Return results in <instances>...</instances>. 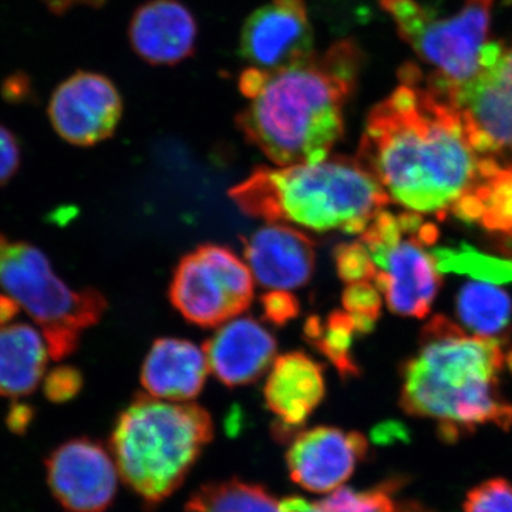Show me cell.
<instances>
[{"mask_svg":"<svg viewBox=\"0 0 512 512\" xmlns=\"http://www.w3.org/2000/svg\"><path fill=\"white\" fill-rule=\"evenodd\" d=\"M47 348L42 333L28 323L0 326V396H29L45 376Z\"/></svg>","mask_w":512,"mask_h":512,"instance_id":"20","label":"cell"},{"mask_svg":"<svg viewBox=\"0 0 512 512\" xmlns=\"http://www.w3.org/2000/svg\"><path fill=\"white\" fill-rule=\"evenodd\" d=\"M22 153L15 134L0 124V187L9 183L19 171Z\"/></svg>","mask_w":512,"mask_h":512,"instance_id":"32","label":"cell"},{"mask_svg":"<svg viewBox=\"0 0 512 512\" xmlns=\"http://www.w3.org/2000/svg\"><path fill=\"white\" fill-rule=\"evenodd\" d=\"M440 237L439 228L433 224H423L421 225L417 234L414 235L416 241L419 242L423 247H431V245L436 244L437 239Z\"/></svg>","mask_w":512,"mask_h":512,"instance_id":"39","label":"cell"},{"mask_svg":"<svg viewBox=\"0 0 512 512\" xmlns=\"http://www.w3.org/2000/svg\"><path fill=\"white\" fill-rule=\"evenodd\" d=\"M36 409L32 404L13 400L9 412L6 414V426L13 434H25L35 421Z\"/></svg>","mask_w":512,"mask_h":512,"instance_id":"33","label":"cell"},{"mask_svg":"<svg viewBox=\"0 0 512 512\" xmlns=\"http://www.w3.org/2000/svg\"><path fill=\"white\" fill-rule=\"evenodd\" d=\"M204 349L188 340L164 338L151 346L141 367V384L148 396L168 402L195 399L208 375Z\"/></svg>","mask_w":512,"mask_h":512,"instance_id":"19","label":"cell"},{"mask_svg":"<svg viewBox=\"0 0 512 512\" xmlns=\"http://www.w3.org/2000/svg\"><path fill=\"white\" fill-rule=\"evenodd\" d=\"M239 50L252 67L266 72L312 56L313 29L305 0H271L256 9L242 28Z\"/></svg>","mask_w":512,"mask_h":512,"instance_id":"12","label":"cell"},{"mask_svg":"<svg viewBox=\"0 0 512 512\" xmlns=\"http://www.w3.org/2000/svg\"><path fill=\"white\" fill-rule=\"evenodd\" d=\"M399 79L367 114L356 160L390 200L444 220L476 181L480 158L460 114L426 86L419 66L404 64Z\"/></svg>","mask_w":512,"mask_h":512,"instance_id":"1","label":"cell"},{"mask_svg":"<svg viewBox=\"0 0 512 512\" xmlns=\"http://www.w3.org/2000/svg\"><path fill=\"white\" fill-rule=\"evenodd\" d=\"M20 305L10 295H0V326L9 325L19 315Z\"/></svg>","mask_w":512,"mask_h":512,"instance_id":"38","label":"cell"},{"mask_svg":"<svg viewBox=\"0 0 512 512\" xmlns=\"http://www.w3.org/2000/svg\"><path fill=\"white\" fill-rule=\"evenodd\" d=\"M470 188L483 202V217L478 224L497 235L512 255V164H501L495 157L480 158L477 178Z\"/></svg>","mask_w":512,"mask_h":512,"instance_id":"21","label":"cell"},{"mask_svg":"<svg viewBox=\"0 0 512 512\" xmlns=\"http://www.w3.org/2000/svg\"><path fill=\"white\" fill-rule=\"evenodd\" d=\"M336 271L346 284L369 282L375 279L377 266L363 242H345L333 251Z\"/></svg>","mask_w":512,"mask_h":512,"instance_id":"28","label":"cell"},{"mask_svg":"<svg viewBox=\"0 0 512 512\" xmlns=\"http://www.w3.org/2000/svg\"><path fill=\"white\" fill-rule=\"evenodd\" d=\"M249 217L299 225L316 232L362 234L390 197L356 158L315 164L258 167L229 190Z\"/></svg>","mask_w":512,"mask_h":512,"instance_id":"4","label":"cell"},{"mask_svg":"<svg viewBox=\"0 0 512 512\" xmlns=\"http://www.w3.org/2000/svg\"><path fill=\"white\" fill-rule=\"evenodd\" d=\"M244 239V254L259 285L292 291L311 281L315 244L299 229L268 222Z\"/></svg>","mask_w":512,"mask_h":512,"instance_id":"15","label":"cell"},{"mask_svg":"<svg viewBox=\"0 0 512 512\" xmlns=\"http://www.w3.org/2000/svg\"><path fill=\"white\" fill-rule=\"evenodd\" d=\"M393 512H434L426 505L419 503V501H404V503L397 504L396 510Z\"/></svg>","mask_w":512,"mask_h":512,"instance_id":"40","label":"cell"},{"mask_svg":"<svg viewBox=\"0 0 512 512\" xmlns=\"http://www.w3.org/2000/svg\"><path fill=\"white\" fill-rule=\"evenodd\" d=\"M322 366L302 352L286 353L272 363L266 379L264 397L274 413L275 433H291L315 412L325 397Z\"/></svg>","mask_w":512,"mask_h":512,"instance_id":"18","label":"cell"},{"mask_svg":"<svg viewBox=\"0 0 512 512\" xmlns=\"http://www.w3.org/2000/svg\"><path fill=\"white\" fill-rule=\"evenodd\" d=\"M28 80L23 76H13L3 86V96L9 101H19L28 93Z\"/></svg>","mask_w":512,"mask_h":512,"instance_id":"36","label":"cell"},{"mask_svg":"<svg viewBox=\"0 0 512 512\" xmlns=\"http://www.w3.org/2000/svg\"><path fill=\"white\" fill-rule=\"evenodd\" d=\"M359 335L352 316L346 311H335L328 318L311 316L303 325V336L335 366L343 379L360 375V367L353 356V340Z\"/></svg>","mask_w":512,"mask_h":512,"instance_id":"23","label":"cell"},{"mask_svg":"<svg viewBox=\"0 0 512 512\" xmlns=\"http://www.w3.org/2000/svg\"><path fill=\"white\" fill-rule=\"evenodd\" d=\"M363 60L355 40L343 39L322 55L269 72L262 92L239 113V130L279 167L325 160L345 133V107Z\"/></svg>","mask_w":512,"mask_h":512,"instance_id":"2","label":"cell"},{"mask_svg":"<svg viewBox=\"0 0 512 512\" xmlns=\"http://www.w3.org/2000/svg\"><path fill=\"white\" fill-rule=\"evenodd\" d=\"M430 255L440 274H464L488 284L512 282L510 259L483 254L468 244L460 249L437 248Z\"/></svg>","mask_w":512,"mask_h":512,"instance_id":"26","label":"cell"},{"mask_svg":"<svg viewBox=\"0 0 512 512\" xmlns=\"http://www.w3.org/2000/svg\"><path fill=\"white\" fill-rule=\"evenodd\" d=\"M268 77L269 72H266V70L251 66L239 76V90L249 100L255 99L264 89Z\"/></svg>","mask_w":512,"mask_h":512,"instance_id":"34","label":"cell"},{"mask_svg":"<svg viewBox=\"0 0 512 512\" xmlns=\"http://www.w3.org/2000/svg\"><path fill=\"white\" fill-rule=\"evenodd\" d=\"M170 298L188 322L204 328L222 325L251 305L254 275L231 249L201 245L175 268Z\"/></svg>","mask_w":512,"mask_h":512,"instance_id":"7","label":"cell"},{"mask_svg":"<svg viewBox=\"0 0 512 512\" xmlns=\"http://www.w3.org/2000/svg\"><path fill=\"white\" fill-rule=\"evenodd\" d=\"M211 372L228 387L245 386L266 372L276 355V339L254 318L225 322L204 345Z\"/></svg>","mask_w":512,"mask_h":512,"instance_id":"17","label":"cell"},{"mask_svg":"<svg viewBox=\"0 0 512 512\" xmlns=\"http://www.w3.org/2000/svg\"><path fill=\"white\" fill-rule=\"evenodd\" d=\"M343 309L355 322L360 336L373 332L382 313V298L379 289L369 282H356L346 286L342 295Z\"/></svg>","mask_w":512,"mask_h":512,"instance_id":"27","label":"cell"},{"mask_svg":"<svg viewBox=\"0 0 512 512\" xmlns=\"http://www.w3.org/2000/svg\"><path fill=\"white\" fill-rule=\"evenodd\" d=\"M495 0H467L450 18L437 19L429 10L419 29L409 39L416 55L434 72L424 76L426 86L446 99L458 86L480 72L481 50L490 35Z\"/></svg>","mask_w":512,"mask_h":512,"instance_id":"8","label":"cell"},{"mask_svg":"<svg viewBox=\"0 0 512 512\" xmlns=\"http://www.w3.org/2000/svg\"><path fill=\"white\" fill-rule=\"evenodd\" d=\"M185 512H282L281 503L261 485L241 480L202 485L185 505Z\"/></svg>","mask_w":512,"mask_h":512,"instance_id":"24","label":"cell"},{"mask_svg":"<svg viewBox=\"0 0 512 512\" xmlns=\"http://www.w3.org/2000/svg\"><path fill=\"white\" fill-rule=\"evenodd\" d=\"M198 28L180 0H150L134 13L128 39L138 57L153 66H174L194 55Z\"/></svg>","mask_w":512,"mask_h":512,"instance_id":"16","label":"cell"},{"mask_svg":"<svg viewBox=\"0 0 512 512\" xmlns=\"http://www.w3.org/2000/svg\"><path fill=\"white\" fill-rule=\"evenodd\" d=\"M45 466L47 485L62 512H106L113 504L119 470L97 441H66L49 454Z\"/></svg>","mask_w":512,"mask_h":512,"instance_id":"10","label":"cell"},{"mask_svg":"<svg viewBox=\"0 0 512 512\" xmlns=\"http://www.w3.org/2000/svg\"><path fill=\"white\" fill-rule=\"evenodd\" d=\"M0 286L39 323L47 352L56 362L79 349L84 330L97 325L109 308L97 289L74 291L62 281L42 249L2 232Z\"/></svg>","mask_w":512,"mask_h":512,"instance_id":"6","label":"cell"},{"mask_svg":"<svg viewBox=\"0 0 512 512\" xmlns=\"http://www.w3.org/2000/svg\"><path fill=\"white\" fill-rule=\"evenodd\" d=\"M264 318L276 326H284L295 319L301 311L298 299L289 291H271L261 298Z\"/></svg>","mask_w":512,"mask_h":512,"instance_id":"31","label":"cell"},{"mask_svg":"<svg viewBox=\"0 0 512 512\" xmlns=\"http://www.w3.org/2000/svg\"><path fill=\"white\" fill-rule=\"evenodd\" d=\"M456 306L461 323L476 336L497 338L510 328L512 301L498 286L467 282L457 293Z\"/></svg>","mask_w":512,"mask_h":512,"instance_id":"22","label":"cell"},{"mask_svg":"<svg viewBox=\"0 0 512 512\" xmlns=\"http://www.w3.org/2000/svg\"><path fill=\"white\" fill-rule=\"evenodd\" d=\"M397 221H399L403 235H416L421 225L424 224L420 212L416 211H406L403 214L397 215Z\"/></svg>","mask_w":512,"mask_h":512,"instance_id":"37","label":"cell"},{"mask_svg":"<svg viewBox=\"0 0 512 512\" xmlns=\"http://www.w3.org/2000/svg\"><path fill=\"white\" fill-rule=\"evenodd\" d=\"M404 485V478L394 477L369 490L339 488L318 503H309L301 497L281 501L282 512H393L396 494Z\"/></svg>","mask_w":512,"mask_h":512,"instance_id":"25","label":"cell"},{"mask_svg":"<svg viewBox=\"0 0 512 512\" xmlns=\"http://www.w3.org/2000/svg\"><path fill=\"white\" fill-rule=\"evenodd\" d=\"M503 365L500 339L467 336L446 316H434L421 332L419 352L403 366L400 407L409 416L436 421L447 444L478 427L510 431L512 404L498 380Z\"/></svg>","mask_w":512,"mask_h":512,"instance_id":"3","label":"cell"},{"mask_svg":"<svg viewBox=\"0 0 512 512\" xmlns=\"http://www.w3.org/2000/svg\"><path fill=\"white\" fill-rule=\"evenodd\" d=\"M505 362H507L508 369H510L511 375H512V350L510 353H508L507 359H505Z\"/></svg>","mask_w":512,"mask_h":512,"instance_id":"41","label":"cell"},{"mask_svg":"<svg viewBox=\"0 0 512 512\" xmlns=\"http://www.w3.org/2000/svg\"><path fill=\"white\" fill-rule=\"evenodd\" d=\"M212 436L214 423L201 406L147 394L119 414L110 447L124 483L157 505L181 487Z\"/></svg>","mask_w":512,"mask_h":512,"instance_id":"5","label":"cell"},{"mask_svg":"<svg viewBox=\"0 0 512 512\" xmlns=\"http://www.w3.org/2000/svg\"><path fill=\"white\" fill-rule=\"evenodd\" d=\"M369 252L377 266L373 281L390 311L406 318H426L441 286L433 256L414 237Z\"/></svg>","mask_w":512,"mask_h":512,"instance_id":"14","label":"cell"},{"mask_svg":"<svg viewBox=\"0 0 512 512\" xmlns=\"http://www.w3.org/2000/svg\"><path fill=\"white\" fill-rule=\"evenodd\" d=\"M47 113L64 141L77 147L96 146L119 126L123 100L109 77L77 72L59 84Z\"/></svg>","mask_w":512,"mask_h":512,"instance_id":"11","label":"cell"},{"mask_svg":"<svg viewBox=\"0 0 512 512\" xmlns=\"http://www.w3.org/2000/svg\"><path fill=\"white\" fill-rule=\"evenodd\" d=\"M464 512H512V484L505 478L478 484L467 494Z\"/></svg>","mask_w":512,"mask_h":512,"instance_id":"29","label":"cell"},{"mask_svg":"<svg viewBox=\"0 0 512 512\" xmlns=\"http://www.w3.org/2000/svg\"><path fill=\"white\" fill-rule=\"evenodd\" d=\"M50 12L56 15H62L67 10L73 9L74 6H92V8H100L106 3V0H42Z\"/></svg>","mask_w":512,"mask_h":512,"instance_id":"35","label":"cell"},{"mask_svg":"<svg viewBox=\"0 0 512 512\" xmlns=\"http://www.w3.org/2000/svg\"><path fill=\"white\" fill-rule=\"evenodd\" d=\"M83 383L82 372L77 367L57 366L47 373L43 383V393L50 403L63 404L79 396Z\"/></svg>","mask_w":512,"mask_h":512,"instance_id":"30","label":"cell"},{"mask_svg":"<svg viewBox=\"0 0 512 512\" xmlns=\"http://www.w3.org/2000/svg\"><path fill=\"white\" fill-rule=\"evenodd\" d=\"M468 141L484 157L512 154V45L485 43L480 72L447 94Z\"/></svg>","mask_w":512,"mask_h":512,"instance_id":"9","label":"cell"},{"mask_svg":"<svg viewBox=\"0 0 512 512\" xmlns=\"http://www.w3.org/2000/svg\"><path fill=\"white\" fill-rule=\"evenodd\" d=\"M369 444L359 431L315 427L302 431L286 451L293 483L312 493H330L365 460Z\"/></svg>","mask_w":512,"mask_h":512,"instance_id":"13","label":"cell"}]
</instances>
